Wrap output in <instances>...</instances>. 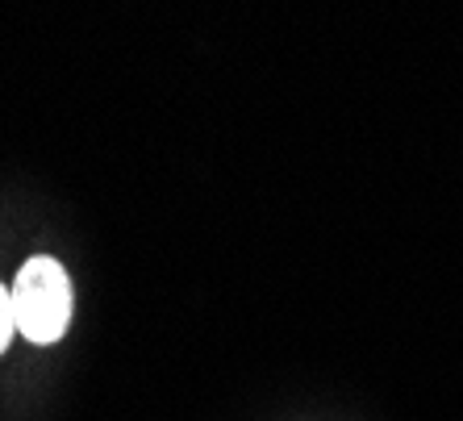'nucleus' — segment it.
I'll list each match as a JSON object with an SVG mask.
<instances>
[{
    "label": "nucleus",
    "mask_w": 463,
    "mask_h": 421,
    "mask_svg": "<svg viewBox=\"0 0 463 421\" xmlns=\"http://www.w3.org/2000/svg\"><path fill=\"white\" fill-rule=\"evenodd\" d=\"M9 296L17 334H25L38 346H51L67 334V325H71V280H67L63 263L46 259V255L30 259L17 271Z\"/></svg>",
    "instance_id": "1"
},
{
    "label": "nucleus",
    "mask_w": 463,
    "mask_h": 421,
    "mask_svg": "<svg viewBox=\"0 0 463 421\" xmlns=\"http://www.w3.org/2000/svg\"><path fill=\"white\" fill-rule=\"evenodd\" d=\"M13 334H17V317H13V296H9V288H0V355L9 351Z\"/></svg>",
    "instance_id": "2"
}]
</instances>
